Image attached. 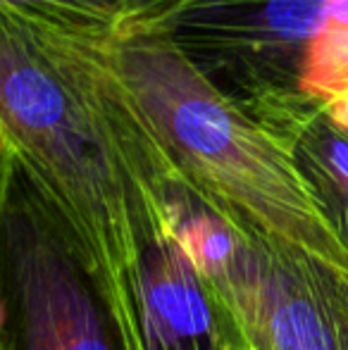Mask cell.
Here are the masks:
<instances>
[{"label": "cell", "instance_id": "cell-11", "mask_svg": "<svg viewBox=\"0 0 348 350\" xmlns=\"http://www.w3.org/2000/svg\"><path fill=\"white\" fill-rule=\"evenodd\" d=\"M14 165H17V157H14L12 148H10L8 139H5L3 129H0V212H3L5 196H8L10 179H12Z\"/></svg>", "mask_w": 348, "mask_h": 350}, {"label": "cell", "instance_id": "cell-12", "mask_svg": "<svg viewBox=\"0 0 348 350\" xmlns=\"http://www.w3.org/2000/svg\"><path fill=\"white\" fill-rule=\"evenodd\" d=\"M124 10V17L126 14H146V12H153V10L163 8L168 5L170 0H117Z\"/></svg>", "mask_w": 348, "mask_h": 350}, {"label": "cell", "instance_id": "cell-13", "mask_svg": "<svg viewBox=\"0 0 348 350\" xmlns=\"http://www.w3.org/2000/svg\"><path fill=\"white\" fill-rule=\"evenodd\" d=\"M325 115L332 124L339 126L341 131H346L348 134V98H344V100H336V103H332L330 107H325Z\"/></svg>", "mask_w": 348, "mask_h": 350}, {"label": "cell", "instance_id": "cell-10", "mask_svg": "<svg viewBox=\"0 0 348 350\" xmlns=\"http://www.w3.org/2000/svg\"><path fill=\"white\" fill-rule=\"evenodd\" d=\"M103 291H105L107 303H110V310L115 314V322L120 327L124 350H141L134 334V324H131V305H129V293H126V281H112V284L103 286Z\"/></svg>", "mask_w": 348, "mask_h": 350}, {"label": "cell", "instance_id": "cell-7", "mask_svg": "<svg viewBox=\"0 0 348 350\" xmlns=\"http://www.w3.org/2000/svg\"><path fill=\"white\" fill-rule=\"evenodd\" d=\"M286 141L327 226L348 253V134L327 120L325 107H315Z\"/></svg>", "mask_w": 348, "mask_h": 350}, {"label": "cell", "instance_id": "cell-9", "mask_svg": "<svg viewBox=\"0 0 348 350\" xmlns=\"http://www.w3.org/2000/svg\"><path fill=\"white\" fill-rule=\"evenodd\" d=\"M0 5L88 24L105 31H112L124 19V10L117 0H0Z\"/></svg>", "mask_w": 348, "mask_h": 350}, {"label": "cell", "instance_id": "cell-8", "mask_svg": "<svg viewBox=\"0 0 348 350\" xmlns=\"http://www.w3.org/2000/svg\"><path fill=\"white\" fill-rule=\"evenodd\" d=\"M298 96L317 107L348 98V0L327 3L322 27L303 55Z\"/></svg>", "mask_w": 348, "mask_h": 350}, {"label": "cell", "instance_id": "cell-2", "mask_svg": "<svg viewBox=\"0 0 348 350\" xmlns=\"http://www.w3.org/2000/svg\"><path fill=\"white\" fill-rule=\"evenodd\" d=\"M110 53L184 186L348 274V253L327 226L293 150L224 96L168 33L124 17Z\"/></svg>", "mask_w": 348, "mask_h": 350}, {"label": "cell", "instance_id": "cell-1", "mask_svg": "<svg viewBox=\"0 0 348 350\" xmlns=\"http://www.w3.org/2000/svg\"><path fill=\"white\" fill-rule=\"evenodd\" d=\"M0 129L98 281H124L184 181L117 70L110 31L0 5Z\"/></svg>", "mask_w": 348, "mask_h": 350}, {"label": "cell", "instance_id": "cell-6", "mask_svg": "<svg viewBox=\"0 0 348 350\" xmlns=\"http://www.w3.org/2000/svg\"><path fill=\"white\" fill-rule=\"evenodd\" d=\"M124 281L141 350H248L227 303L172 221L141 243Z\"/></svg>", "mask_w": 348, "mask_h": 350}, {"label": "cell", "instance_id": "cell-5", "mask_svg": "<svg viewBox=\"0 0 348 350\" xmlns=\"http://www.w3.org/2000/svg\"><path fill=\"white\" fill-rule=\"evenodd\" d=\"M330 0H170L126 14L168 33L224 96L286 141L317 105L298 96V74Z\"/></svg>", "mask_w": 348, "mask_h": 350}, {"label": "cell", "instance_id": "cell-3", "mask_svg": "<svg viewBox=\"0 0 348 350\" xmlns=\"http://www.w3.org/2000/svg\"><path fill=\"white\" fill-rule=\"evenodd\" d=\"M172 226L232 312L248 350H348V274L258 226L224 217L186 186Z\"/></svg>", "mask_w": 348, "mask_h": 350}, {"label": "cell", "instance_id": "cell-4", "mask_svg": "<svg viewBox=\"0 0 348 350\" xmlns=\"http://www.w3.org/2000/svg\"><path fill=\"white\" fill-rule=\"evenodd\" d=\"M0 350H124L84 248L19 162L0 212Z\"/></svg>", "mask_w": 348, "mask_h": 350}]
</instances>
